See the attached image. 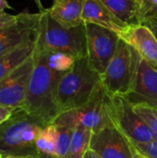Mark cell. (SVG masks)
<instances>
[{
  "label": "cell",
  "instance_id": "cell-1",
  "mask_svg": "<svg viewBox=\"0 0 157 158\" xmlns=\"http://www.w3.org/2000/svg\"><path fill=\"white\" fill-rule=\"evenodd\" d=\"M33 58L34 66L22 107L43 127H46L53 124L59 115L56 95L57 84L64 73L49 68L41 51L35 49Z\"/></svg>",
  "mask_w": 157,
  "mask_h": 158
},
{
  "label": "cell",
  "instance_id": "cell-2",
  "mask_svg": "<svg viewBox=\"0 0 157 158\" xmlns=\"http://www.w3.org/2000/svg\"><path fill=\"white\" fill-rule=\"evenodd\" d=\"M101 84V75L92 68L88 57L77 58L57 84L56 101L59 114L86 105Z\"/></svg>",
  "mask_w": 157,
  "mask_h": 158
},
{
  "label": "cell",
  "instance_id": "cell-3",
  "mask_svg": "<svg viewBox=\"0 0 157 158\" xmlns=\"http://www.w3.org/2000/svg\"><path fill=\"white\" fill-rule=\"evenodd\" d=\"M43 127L22 107L15 108L12 115L0 124V155L34 156L39 154L36 139Z\"/></svg>",
  "mask_w": 157,
  "mask_h": 158
},
{
  "label": "cell",
  "instance_id": "cell-4",
  "mask_svg": "<svg viewBox=\"0 0 157 158\" xmlns=\"http://www.w3.org/2000/svg\"><path fill=\"white\" fill-rule=\"evenodd\" d=\"M40 51H60L76 59L87 56L86 28L82 23L77 27L66 29L55 21L47 8L41 12L36 31V47Z\"/></svg>",
  "mask_w": 157,
  "mask_h": 158
},
{
  "label": "cell",
  "instance_id": "cell-5",
  "mask_svg": "<svg viewBox=\"0 0 157 158\" xmlns=\"http://www.w3.org/2000/svg\"><path fill=\"white\" fill-rule=\"evenodd\" d=\"M112 123L109 116L108 94L103 84L100 85L96 94L90 102L81 107L68 110L59 114L53 124L74 129L81 126L97 132Z\"/></svg>",
  "mask_w": 157,
  "mask_h": 158
},
{
  "label": "cell",
  "instance_id": "cell-6",
  "mask_svg": "<svg viewBox=\"0 0 157 158\" xmlns=\"http://www.w3.org/2000/svg\"><path fill=\"white\" fill-rule=\"evenodd\" d=\"M109 116L113 124L123 132L133 144L145 143L154 140L150 127L139 116L123 95L108 94Z\"/></svg>",
  "mask_w": 157,
  "mask_h": 158
},
{
  "label": "cell",
  "instance_id": "cell-7",
  "mask_svg": "<svg viewBox=\"0 0 157 158\" xmlns=\"http://www.w3.org/2000/svg\"><path fill=\"white\" fill-rule=\"evenodd\" d=\"M133 71L130 91L123 95L134 106L157 108V69L143 59L134 49Z\"/></svg>",
  "mask_w": 157,
  "mask_h": 158
},
{
  "label": "cell",
  "instance_id": "cell-8",
  "mask_svg": "<svg viewBox=\"0 0 157 158\" xmlns=\"http://www.w3.org/2000/svg\"><path fill=\"white\" fill-rule=\"evenodd\" d=\"M133 71L132 48L119 38L117 50L101 76L102 84L110 95H125L130 88Z\"/></svg>",
  "mask_w": 157,
  "mask_h": 158
},
{
  "label": "cell",
  "instance_id": "cell-9",
  "mask_svg": "<svg viewBox=\"0 0 157 158\" xmlns=\"http://www.w3.org/2000/svg\"><path fill=\"white\" fill-rule=\"evenodd\" d=\"M85 28L89 63L102 76L117 50L119 36L118 33L95 24L87 23Z\"/></svg>",
  "mask_w": 157,
  "mask_h": 158
},
{
  "label": "cell",
  "instance_id": "cell-10",
  "mask_svg": "<svg viewBox=\"0 0 157 158\" xmlns=\"http://www.w3.org/2000/svg\"><path fill=\"white\" fill-rule=\"evenodd\" d=\"M90 148L101 158H137V151L130 140L113 122L93 132Z\"/></svg>",
  "mask_w": 157,
  "mask_h": 158
},
{
  "label": "cell",
  "instance_id": "cell-11",
  "mask_svg": "<svg viewBox=\"0 0 157 158\" xmlns=\"http://www.w3.org/2000/svg\"><path fill=\"white\" fill-rule=\"evenodd\" d=\"M33 66L32 55L17 69L0 80V105L13 108L22 106Z\"/></svg>",
  "mask_w": 157,
  "mask_h": 158
},
{
  "label": "cell",
  "instance_id": "cell-12",
  "mask_svg": "<svg viewBox=\"0 0 157 158\" xmlns=\"http://www.w3.org/2000/svg\"><path fill=\"white\" fill-rule=\"evenodd\" d=\"M118 36L143 59L157 69V41L147 26L143 23L128 25Z\"/></svg>",
  "mask_w": 157,
  "mask_h": 158
},
{
  "label": "cell",
  "instance_id": "cell-13",
  "mask_svg": "<svg viewBox=\"0 0 157 158\" xmlns=\"http://www.w3.org/2000/svg\"><path fill=\"white\" fill-rule=\"evenodd\" d=\"M41 12H22L19 20L13 26L0 30V56L12 50L24 40L32 36L38 28Z\"/></svg>",
  "mask_w": 157,
  "mask_h": 158
},
{
  "label": "cell",
  "instance_id": "cell-14",
  "mask_svg": "<svg viewBox=\"0 0 157 158\" xmlns=\"http://www.w3.org/2000/svg\"><path fill=\"white\" fill-rule=\"evenodd\" d=\"M81 19L84 24H95L118 34L128 26L118 19L100 0H85Z\"/></svg>",
  "mask_w": 157,
  "mask_h": 158
},
{
  "label": "cell",
  "instance_id": "cell-15",
  "mask_svg": "<svg viewBox=\"0 0 157 158\" xmlns=\"http://www.w3.org/2000/svg\"><path fill=\"white\" fill-rule=\"evenodd\" d=\"M85 0H54L47 8L51 18L66 29L82 24V10Z\"/></svg>",
  "mask_w": 157,
  "mask_h": 158
},
{
  "label": "cell",
  "instance_id": "cell-16",
  "mask_svg": "<svg viewBox=\"0 0 157 158\" xmlns=\"http://www.w3.org/2000/svg\"><path fill=\"white\" fill-rule=\"evenodd\" d=\"M35 47L36 32L24 40L18 46L0 56V80L10 74L28 60L33 55Z\"/></svg>",
  "mask_w": 157,
  "mask_h": 158
},
{
  "label": "cell",
  "instance_id": "cell-17",
  "mask_svg": "<svg viewBox=\"0 0 157 158\" xmlns=\"http://www.w3.org/2000/svg\"><path fill=\"white\" fill-rule=\"evenodd\" d=\"M118 19L127 25L141 24L136 0H100Z\"/></svg>",
  "mask_w": 157,
  "mask_h": 158
},
{
  "label": "cell",
  "instance_id": "cell-18",
  "mask_svg": "<svg viewBox=\"0 0 157 158\" xmlns=\"http://www.w3.org/2000/svg\"><path fill=\"white\" fill-rule=\"evenodd\" d=\"M93 131L81 126L72 130L68 151L64 158H82L90 148Z\"/></svg>",
  "mask_w": 157,
  "mask_h": 158
},
{
  "label": "cell",
  "instance_id": "cell-19",
  "mask_svg": "<svg viewBox=\"0 0 157 158\" xmlns=\"http://www.w3.org/2000/svg\"><path fill=\"white\" fill-rule=\"evenodd\" d=\"M56 139L57 131L54 124L43 127L36 139L35 144L37 150L40 153H44L56 156Z\"/></svg>",
  "mask_w": 157,
  "mask_h": 158
},
{
  "label": "cell",
  "instance_id": "cell-20",
  "mask_svg": "<svg viewBox=\"0 0 157 158\" xmlns=\"http://www.w3.org/2000/svg\"><path fill=\"white\" fill-rule=\"evenodd\" d=\"M41 52L43 53L45 61L49 66V68H51L53 70H56L57 72H62V73L67 72L72 68L76 60L74 56L60 51H41Z\"/></svg>",
  "mask_w": 157,
  "mask_h": 158
},
{
  "label": "cell",
  "instance_id": "cell-21",
  "mask_svg": "<svg viewBox=\"0 0 157 158\" xmlns=\"http://www.w3.org/2000/svg\"><path fill=\"white\" fill-rule=\"evenodd\" d=\"M55 126L57 131L56 156L58 158H64L66 156L69 148L72 129L65 127V126H57V125H55Z\"/></svg>",
  "mask_w": 157,
  "mask_h": 158
},
{
  "label": "cell",
  "instance_id": "cell-22",
  "mask_svg": "<svg viewBox=\"0 0 157 158\" xmlns=\"http://www.w3.org/2000/svg\"><path fill=\"white\" fill-rule=\"evenodd\" d=\"M136 113L143 118L145 123L150 127L154 140L157 141V108L144 106H134Z\"/></svg>",
  "mask_w": 157,
  "mask_h": 158
},
{
  "label": "cell",
  "instance_id": "cell-23",
  "mask_svg": "<svg viewBox=\"0 0 157 158\" xmlns=\"http://www.w3.org/2000/svg\"><path fill=\"white\" fill-rule=\"evenodd\" d=\"M142 23L143 21L152 16H155L157 14V0H136Z\"/></svg>",
  "mask_w": 157,
  "mask_h": 158
},
{
  "label": "cell",
  "instance_id": "cell-24",
  "mask_svg": "<svg viewBox=\"0 0 157 158\" xmlns=\"http://www.w3.org/2000/svg\"><path fill=\"white\" fill-rule=\"evenodd\" d=\"M136 151L148 158H157V141L153 140L145 143H136L134 144Z\"/></svg>",
  "mask_w": 157,
  "mask_h": 158
},
{
  "label": "cell",
  "instance_id": "cell-25",
  "mask_svg": "<svg viewBox=\"0 0 157 158\" xmlns=\"http://www.w3.org/2000/svg\"><path fill=\"white\" fill-rule=\"evenodd\" d=\"M20 17H21V13L18 15H12L6 12L0 13V30L15 25L19 20Z\"/></svg>",
  "mask_w": 157,
  "mask_h": 158
},
{
  "label": "cell",
  "instance_id": "cell-26",
  "mask_svg": "<svg viewBox=\"0 0 157 158\" xmlns=\"http://www.w3.org/2000/svg\"><path fill=\"white\" fill-rule=\"evenodd\" d=\"M143 24H144L145 26H147L151 31L152 32L154 33L155 39L157 41V18L156 17H148L146 18L143 21Z\"/></svg>",
  "mask_w": 157,
  "mask_h": 158
},
{
  "label": "cell",
  "instance_id": "cell-27",
  "mask_svg": "<svg viewBox=\"0 0 157 158\" xmlns=\"http://www.w3.org/2000/svg\"><path fill=\"white\" fill-rule=\"evenodd\" d=\"M15 108L0 105V124L5 122L14 112Z\"/></svg>",
  "mask_w": 157,
  "mask_h": 158
},
{
  "label": "cell",
  "instance_id": "cell-28",
  "mask_svg": "<svg viewBox=\"0 0 157 158\" xmlns=\"http://www.w3.org/2000/svg\"><path fill=\"white\" fill-rule=\"evenodd\" d=\"M12 7L6 0H0V13L6 12V9H11Z\"/></svg>",
  "mask_w": 157,
  "mask_h": 158
},
{
  "label": "cell",
  "instance_id": "cell-29",
  "mask_svg": "<svg viewBox=\"0 0 157 158\" xmlns=\"http://www.w3.org/2000/svg\"><path fill=\"white\" fill-rule=\"evenodd\" d=\"M82 158H101V156L96 154L93 150H92L91 148H89L86 152V154L84 155V156Z\"/></svg>",
  "mask_w": 157,
  "mask_h": 158
},
{
  "label": "cell",
  "instance_id": "cell-30",
  "mask_svg": "<svg viewBox=\"0 0 157 158\" xmlns=\"http://www.w3.org/2000/svg\"><path fill=\"white\" fill-rule=\"evenodd\" d=\"M34 3L36 4V6H38V9H39V12H43L46 8L43 7V4H42V1L41 0H33Z\"/></svg>",
  "mask_w": 157,
  "mask_h": 158
},
{
  "label": "cell",
  "instance_id": "cell-31",
  "mask_svg": "<svg viewBox=\"0 0 157 158\" xmlns=\"http://www.w3.org/2000/svg\"><path fill=\"white\" fill-rule=\"evenodd\" d=\"M35 158H58L56 156H50V155H47V154H44V153H40L36 156Z\"/></svg>",
  "mask_w": 157,
  "mask_h": 158
},
{
  "label": "cell",
  "instance_id": "cell-32",
  "mask_svg": "<svg viewBox=\"0 0 157 158\" xmlns=\"http://www.w3.org/2000/svg\"><path fill=\"white\" fill-rule=\"evenodd\" d=\"M36 156H4L3 158H35Z\"/></svg>",
  "mask_w": 157,
  "mask_h": 158
},
{
  "label": "cell",
  "instance_id": "cell-33",
  "mask_svg": "<svg viewBox=\"0 0 157 158\" xmlns=\"http://www.w3.org/2000/svg\"><path fill=\"white\" fill-rule=\"evenodd\" d=\"M138 153V152H137ZM137 158H148L146 157V156H143V155H140L139 153H138V155H137Z\"/></svg>",
  "mask_w": 157,
  "mask_h": 158
},
{
  "label": "cell",
  "instance_id": "cell-34",
  "mask_svg": "<svg viewBox=\"0 0 157 158\" xmlns=\"http://www.w3.org/2000/svg\"><path fill=\"white\" fill-rule=\"evenodd\" d=\"M0 158H3V156H1V155H0Z\"/></svg>",
  "mask_w": 157,
  "mask_h": 158
},
{
  "label": "cell",
  "instance_id": "cell-35",
  "mask_svg": "<svg viewBox=\"0 0 157 158\" xmlns=\"http://www.w3.org/2000/svg\"><path fill=\"white\" fill-rule=\"evenodd\" d=\"M154 17H156V18H157V14H156V15H155V16H154Z\"/></svg>",
  "mask_w": 157,
  "mask_h": 158
}]
</instances>
